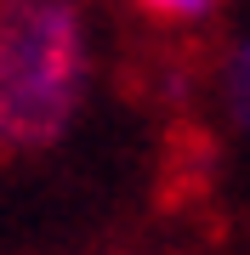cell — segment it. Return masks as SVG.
<instances>
[{
    "label": "cell",
    "instance_id": "obj_3",
    "mask_svg": "<svg viewBox=\"0 0 250 255\" xmlns=\"http://www.w3.org/2000/svg\"><path fill=\"white\" fill-rule=\"evenodd\" d=\"M131 11H137L142 23H154V28H205L216 17V11L228 6V0H125Z\"/></svg>",
    "mask_w": 250,
    "mask_h": 255
},
{
    "label": "cell",
    "instance_id": "obj_2",
    "mask_svg": "<svg viewBox=\"0 0 250 255\" xmlns=\"http://www.w3.org/2000/svg\"><path fill=\"white\" fill-rule=\"evenodd\" d=\"M216 114L250 147V28H239L222 46V63H216Z\"/></svg>",
    "mask_w": 250,
    "mask_h": 255
},
{
    "label": "cell",
    "instance_id": "obj_1",
    "mask_svg": "<svg viewBox=\"0 0 250 255\" xmlns=\"http://www.w3.org/2000/svg\"><path fill=\"white\" fill-rule=\"evenodd\" d=\"M91 74L85 0H0V159L51 153L85 114Z\"/></svg>",
    "mask_w": 250,
    "mask_h": 255
}]
</instances>
